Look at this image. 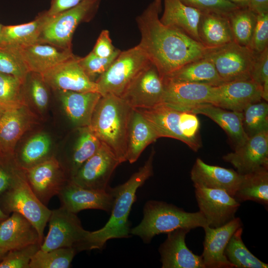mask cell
I'll list each match as a JSON object with an SVG mask.
<instances>
[{"label":"cell","instance_id":"cell-1","mask_svg":"<svg viewBox=\"0 0 268 268\" xmlns=\"http://www.w3.org/2000/svg\"><path fill=\"white\" fill-rule=\"evenodd\" d=\"M153 0L136 18L139 46L163 78L184 65L204 57L207 48L182 32L164 25Z\"/></svg>","mask_w":268,"mask_h":268},{"label":"cell","instance_id":"cell-2","mask_svg":"<svg viewBox=\"0 0 268 268\" xmlns=\"http://www.w3.org/2000/svg\"><path fill=\"white\" fill-rule=\"evenodd\" d=\"M154 153L152 150L144 165L126 182L115 188H110L114 198L110 217L102 228L88 232L81 251L101 249L110 239L130 237L128 216L135 201L137 190L153 175Z\"/></svg>","mask_w":268,"mask_h":268},{"label":"cell","instance_id":"cell-3","mask_svg":"<svg viewBox=\"0 0 268 268\" xmlns=\"http://www.w3.org/2000/svg\"><path fill=\"white\" fill-rule=\"evenodd\" d=\"M121 97L102 95L94 111L90 127L102 144L122 163L127 161L129 122L132 110Z\"/></svg>","mask_w":268,"mask_h":268},{"label":"cell","instance_id":"cell-4","mask_svg":"<svg viewBox=\"0 0 268 268\" xmlns=\"http://www.w3.org/2000/svg\"><path fill=\"white\" fill-rule=\"evenodd\" d=\"M143 217L140 223L130 229V234L139 237L145 243H150L156 235L167 233L179 228L191 230L208 226L199 211L188 212L172 204L150 200L143 208Z\"/></svg>","mask_w":268,"mask_h":268},{"label":"cell","instance_id":"cell-5","mask_svg":"<svg viewBox=\"0 0 268 268\" xmlns=\"http://www.w3.org/2000/svg\"><path fill=\"white\" fill-rule=\"evenodd\" d=\"M0 207L6 215L14 212L26 218L44 241V231L51 213L31 189L24 170L18 168L10 188L0 197Z\"/></svg>","mask_w":268,"mask_h":268},{"label":"cell","instance_id":"cell-6","mask_svg":"<svg viewBox=\"0 0 268 268\" xmlns=\"http://www.w3.org/2000/svg\"><path fill=\"white\" fill-rule=\"evenodd\" d=\"M101 0H82L76 6L50 16L39 43L71 50L73 33L82 22H89L97 12Z\"/></svg>","mask_w":268,"mask_h":268},{"label":"cell","instance_id":"cell-7","mask_svg":"<svg viewBox=\"0 0 268 268\" xmlns=\"http://www.w3.org/2000/svg\"><path fill=\"white\" fill-rule=\"evenodd\" d=\"M150 63L138 44L121 51L107 71L95 81L99 93L121 97L134 78Z\"/></svg>","mask_w":268,"mask_h":268},{"label":"cell","instance_id":"cell-8","mask_svg":"<svg viewBox=\"0 0 268 268\" xmlns=\"http://www.w3.org/2000/svg\"><path fill=\"white\" fill-rule=\"evenodd\" d=\"M257 54L247 46L233 41L222 46L207 49L204 57L210 60L224 82L250 79V73Z\"/></svg>","mask_w":268,"mask_h":268},{"label":"cell","instance_id":"cell-9","mask_svg":"<svg viewBox=\"0 0 268 268\" xmlns=\"http://www.w3.org/2000/svg\"><path fill=\"white\" fill-rule=\"evenodd\" d=\"M49 231L40 249L48 251L60 248L72 247L80 252L89 231L82 226L76 213L63 206L51 210Z\"/></svg>","mask_w":268,"mask_h":268},{"label":"cell","instance_id":"cell-10","mask_svg":"<svg viewBox=\"0 0 268 268\" xmlns=\"http://www.w3.org/2000/svg\"><path fill=\"white\" fill-rule=\"evenodd\" d=\"M163 79L151 62L134 78L121 97L133 109H149L162 103Z\"/></svg>","mask_w":268,"mask_h":268},{"label":"cell","instance_id":"cell-11","mask_svg":"<svg viewBox=\"0 0 268 268\" xmlns=\"http://www.w3.org/2000/svg\"><path fill=\"white\" fill-rule=\"evenodd\" d=\"M120 162L104 145L80 167L71 180L86 189L107 191L112 175Z\"/></svg>","mask_w":268,"mask_h":268},{"label":"cell","instance_id":"cell-12","mask_svg":"<svg viewBox=\"0 0 268 268\" xmlns=\"http://www.w3.org/2000/svg\"><path fill=\"white\" fill-rule=\"evenodd\" d=\"M24 171L32 191L46 206L53 197L58 196L68 180L55 156L25 169Z\"/></svg>","mask_w":268,"mask_h":268},{"label":"cell","instance_id":"cell-13","mask_svg":"<svg viewBox=\"0 0 268 268\" xmlns=\"http://www.w3.org/2000/svg\"><path fill=\"white\" fill-rule=\"evenodd\" d=\"M194 187L200 211L209 227L221 226L235 218L240 204L234 197L220 189Z\"/></svg>","mask_w":268,"mask_h":268},{"label":"cell","instance_id":"cell-14","mask_svg":"<svg viewBox=\"0 0 268 268\" xmlns=\"http://www.w3.org/2000/svg\"><path fill=\"white\" fill-rule=\"evenodd\" d=\"M162 103L180 111H190L200 105L211 104L214 86L174 81L163 78Z\"/></svg>","mask_w":268,"mask_h":268},{"label":"cell","instance_id":"cell-15","mask_svg":"<svg viewBox=\"0 0 268 268\" xmlns=\"http://www.w3.org/2000/svg\"><path fill=\"white\" fill-rule=\"evenodd\" d=\"M79 58L74 56L41 74L48 86L57 91L99 92L96 83L81 67Z\"/></svg>","mask_w":268,"mask_h":268},{"label":"cell","instance_id":"cell-16","mask_svg":"<svg viewBox=\"0 0 268 268\" xmlns=\"http://www.w3.org/2000/svg\"><path fill=\"white\" fill-rule=\"evenodd\" d=\"M240 175L268 169V132L249 137L241 146L223 157Z\"/></svg>","mask_w":268,"mask_h":268},{"label":"cell","instance_id":"cell-17","mask_svg":"<svg viewBox=\"0 0 268 268\" xmlns=\"http://www.w3.org/2000/svg\"><path fill=\"white\" fill-rule=\"evenodd\" d=\"M58 196L61 206L74 213L87 209L110 212L114 202L110 188L107 191L88 189L70 180L67 182Z\"/></svg>","mask_w":268,"mask_h":268},{"label":"cell","instance_id":"cell-18","mask_svg":"<svg viewBox=\"0 0 268 268\" xmlns=\"http://www.w3.org/2000/svg\"><path fill=\"white\" fill-rule=\"evenodd\" d=\"M263 100L260 87L251 79L224 82L214 86L211 104L241 112L250 104Z\"/></svg>","mask_w":268,"mask_h":268},{"label":"cell","instance_id":"cell-19","mask_svg":"<svg viewBox=\"0 0 268 268\" xmlns=\"http://www.w3.org/2000/svg\"><path fill=\"white\" fill-rule=\"evenodd\" d=\"M242 226L240 218H234L224 225L203 228L205 237L203 251L201 255L205 268H232L224 252L226 246L235 231Z\"/></svg>","mask_w":268,"mask_h":268},{"label":"cell","instance_id":"cell-20","mask_svg":"<svg viewBox=\"0 0 268 268\" xmlns=\"http://www.w3.org/2000/svg\"><path fill=\"white\" fill-rule=\"evenodd\" d=\"M190 230L179 228L167 233L158 249L162 268H205L201 256L194 254L186 244Z\"/></svg>","mask_w":268,"mask_h":268},{"label":"cell","instance_id":"cell-21","mask_svg":"<svg viewBox=\"0 0 268 268\" xmlns=\"http://www.w3.org/2000/svg\"><path fill=\"white\" fill-rule=\"evenodd\" d=\"M194 186L220 189L234 197L243 175L231 169L207 164L198 158L191 171Z\"/></svg>","mask_w":268,"mask_h":268},{"label":"cell","instance_id":"cell-22","mask_svg":"<svg viewBox=\"0 0 268 268\" xmlns=\"http://www.w3.org/2000/svg\"><path fill=\"white\" fill-rule=\"evenodd\" d=\"M32 120L26 104L2 111L0 114V155H14L17 141L29 128Z\"/></svg>","mask_w":268,"mask_h":268},{"label":"cell","instance_id":"cell-23","mask_svg":"<svg viewBox=\"0 0 268 268\" xmlns=\"http://www.w3.org/2000/svg\"><path fill=\"white\" fill-rule=\"evenodd\" d=\"M43 242L35 227L19 213L0 222V247L7 252Z\"/></svg>","mask_w":268,"mask_h":268},{"label":"cell","instance_id":"cell-24","mask_svg":"<svg viewBox=\"0 0 268 268\" xmlns=\"http://www.w3.org/2000/svg\"><path fill=\"white\" fill-rule=\"evenodd\" d=\"M66 116L75 128L89 127L95 108L101 97L98 92L58 91Z\"/></svg>","mask_w":268,"mask_h":268},{"label":"cell","instance_id":"cell-25","mask_svg":"<svg viewBox=\"0 0 268 268\" xmlns=\"http://www.w3.org/2000/svg\"><path fill=\"white\" fill-rule=\"evenodd\" d=\"M190 112L207 116L218 124L227 134L234 149L242 145L249 138L242 123V112L228 110L206 103L193 108Z\"/></svg>","mask_w":268,"mask_h":268},{"label":"cell","instance_id":"cell-26","mask_svg":"<svg viewBox=\"0 0 268 268\" xmlns=\"http://www.w3.org/2000/svg\"><path fill=\"white\" fill-rule=\"evenodd\" d=\"M159 138L150 122L138 110L133 108L128 129L127 161L130 163L135 162L144 149Z\"/></svg>","mask_w":268,"mask_h":268},{"label":"cell","instance_id":"cell-27","mask_svg":"<svg viewBox=\"0 0 268 268\" xmlns=\"http://www.w3.org/2000/svg\"><path fill=\"white\" fill-rule=\"evenodd\" d=\"M164 11L160 21L175 28L201 43L198 28L201 11L180 0H163Z\"/></svg>","mask_w":268,"mask_h":268},{"label":"cell","instance_id":"cell-28","mask_svg":"<svg viewBox=\"0 0 268 268\" xmlns=\"http://www.w3.org/2000/svg\"><path fill=\"white\" fill-rule=\"evenodd\" d=\"M19 50L29 71L40 74L75 56L71 50L41 43Z\"/></svg>","mask_w":268,"mask_h":268},{"label":"cell","instance_id":"cell-29","mask_svg":"<svg viewBox=\"0 0 268 268\" xmlns=\"http://www.w3.org/2000/svg\"><path fill=\"white\" fill-rule=\"evenodd\" d=\"M49 18L50 16L45 11L29 22L3 25L0 45L22 49L39 43L43 29Z\"/></svg>","mask_w":268,"mask_h":268},{"label":"cell","instance_id":"cell-30","mask_svg":"<svg viewBox=\"0 0 268 268\" xmlns=\"http://www.w3.org/2000/svg\"><path fill=\"white\" fill-rule=\"evenodd\" d=\"M198 32L201 43L207 49L217 48L233 41L226 15L201 12Z\"/></svg>","mask_w":268,"mask_h":268},{"label":"cell","instance_id":"cell-31","mask_svg":"<svg viewBox=\"0 0 268 268\" xmlns=\"http://www.w3.org/2000/svg\"><path fill=\"white\" fill-rule=\"evenodd\" d=\"M76 129L77 136L73 146L66 163L62 167L64 172L67 171L68 180L74 177L82 165L98 150L101 145L90 126Z\"/></svg>","mask_w":268,"mask_h":268},{"label":"cell","instance_id":"cell-32","mask_svg":"<svg viewBox=\"0 0 268 268\" xmlns=\"http://www.w3.org/2000/svg\"><path fill=\"white\" fill-rule=\"evenodd\" d=\"M174 81L218 86L224 83L206 57L189 63L165 77Z\"/></svg>","mask_w":268,"mask_h":268},{"label":"cell","instance_id":"cell-33","mask_svg":"<svg viewBox=\"0 0 268 268\" xmlns=\"http://www.w3.org/2000/svg\"><path fill=\"white\" fill-rule=\"evenodd\" d=\"M234 198L239 202L252 201L268 204V169L243 175Z\"/></svg>","mask_w":268,"mask_h":268},{"label":"cell","instance_id":"cell-34","mask_svg":"<svg viewBox=\"0 0 268 268\" xmlns=\"http://www.w3.org/2000/svg\"><path fill=\"white\" fill-rule=\"evenodd\" d=\"M51 145V138L48 134H37L27 141L18 156L14 157L15 162L25 170L54 157L50 155Z\"/></svg>","mask_w":268,"mask_h":268},{"label":"cell","instance_id":"cell-35","mask_svg":"<svg viewBox=\"0 0 268 268\" xmlns=\"http://www.w3.org/2000/svg\"><path fill=\"white\" fill-rule=\"evenodd\" d=\"M242 227L233 234L224 250V255L236 268H267L268 264L260 260L247 249L242 239Z\"/></svg>","mask_w":268,"mask_h":268},{"label":"cell","instance_id":"cell-36","mask_svg":"<svg viewBox=\"0 0 268 268\" xmlns=\"http://www.w3.org/2000/svg\"><path fill=\"white\" fill-rule=\"evenodd\" d=\"M233 41L249 47L257 20V14L248 7H239L227 15Z\"/></svg>","mask_w":268,"mask_h":268},{"label":"cell","instance_id":"cell-37","mask_svg":"<svg viewBox=\"0 0 268 268\" xmlns=\"http://www.w3.org/2000/svg\"><path fill=\"white\" fill-rule=\"evenodd\" d=\"M77 251L74 248H60L48 251L39 250L33 256L29 268H68Z\"/></svg>","mask_w":268,"mask_h":268},{"label":"cell","instance_id":"cell-38","mask_svg":"<svg viewBox=\"0 0 268 268\" xmlns=\"http://www.w3.org/2000/svg\"><path fill=\"white\" fill-rule=\"evenodd\" d=\"M268 102L262 100L247 106L242 112L244 130L248 136L268 132Z\"/></svg>","mask_w":268,"mask_h":268},{"label":"cell","instance_id":"cell-39","mask_svg":"<svg viewBox=\"0 0 268 268\" xmlns=\"http://www.w3.org/2000/svg\"><path fill=\"white\" fill-rule=\"evenodd\" d=\"M0 72L14 76L25 82L30 71L19 49L0 45Z\"/></svg>","mask_w":268,"mask_h":268},{"label":"cell","instance_id":"cell-40","mask_svg":"<svg viewBox=\"0 0 268 268\" xmlns=\"http://www.w3.org/2000/svg\"><path fill=\"white\" fill-rule=\"evenodd\" d=\"M23 86L19 79L0 72V108L4 110L25 104Z\"/></svg>","mask_w":268,"mask_h":268},{"label":"cell","instance_id":"cell-41","mask_svg":"<svg viewBox=\"0 0 268 268\" xmlns=\"http://www.w3.org/2000/svg\"><path fill=\"white\" fill-rule=\"evenodd\" d=\"M117 49L115 53L108 58H101L92 51L83 58H79V63L85 73L92 81L96 80L109 68L114 60L121 52Z\"/></svg>","mask_w":268,"mask_h":268},{"label":"cell","instance_id":"cell-42","mask_svg":"<svg viewBox=\"0 0 268 268\" xmlns=\"http://www.w3.org/2000/svg\"><path fill=\"white\" fill-rule=\"evenodd\" d=\"M36 243L8 251L0 262V268H29L32 258L41 248Z\"/></svg>","mask_w":268,"mask_h":268},{"label":"cell","instance_id":"cell-43","mask_svg":"<svg viewBox=\"0 0 268 268\" xmlns=\"http://www.w3.org/2000/svg\"><path fill=\"white\" fill-rule=\"evenodd\" d=\"M250 79L261 89L263 100L268 101V47L257 54L250 73Z\"/></svg>","mask_w":268,"mask_h":268},{"label":"cell","instance_id":"cell-44","mask_svg":"<svg viewBox=\"0 0 268 268\" xmlns=\"http://www.w3.org/2000/svg\"><path fill=\"white\" fill-rule=\"evenodd\" d=\"M25 82H27L30 96L38 109L43 111L49 103L48 86L40 74L30 72Z\"/></svg>","mask_w":268,"mask_h":268},{"label":"cell","instance_id":"cell-45","mask_svg":"<svg viewBox=\"0 0 268 268\" xmlns=\"http://www.w3.org/2000/svg\"><path fill=\"white\" fill-rule=\"evenodd\" d=\"M185 4L201 12L216 13L227 16L239 7L225 0H180Z\"/></svg>","mask_w":268,"mask_h":268},{"label":"cell","instance_id":"cell-46","mask_svg":"<svg viewBox=\"0 0 268 268\" xmlns=\"http://www.w3.org/2000/svg\"><path fill=\"white\" fill-rule=\"evenodd\" d=\"M268 47V13L257 15L256 23L249 48L257 54Z\"/></svg>","mask_w":268,"mask_h":268},{"label":"cell","instance_id":"cell-47","mask_svg":"<svg viewBox=\"0 0 268 268\" xmlns=\"http://www.w3.org/2000/svg\"><path fill=\"white\" fill-rule=\"evenodd\" d=\"M18 167L13 155H0V197L11 186Z\"/></svg>","mask_w":268,"mask_h":268},{"label":"cell","instance_id":"cell-48","mask_svg":"<svg viewBox=\"0 0 268 268\" xmlns=\"http://www.w3.org/2000/svg\"><path fill=\"white\" fill-rule=\"evenodd\" d=\"M117 50L112 44L109 31L105 29L100 33L92 52L100 57L108 58Z\"/></svg>","mask_w":268,"mask_h":268},{"label":"cell","instance_id":"cell-49","mask_svg":"<svg viewBox=\"0 0 268 268\" xmlns=\"http://www.w3.org/2000/svg\"><path fill=\"white\" fill-rule=\"evenodd\" d=\"M82 0H51L50 7L46 11L50 16L56 15L66 10L74 7Z\"/></svg>","mask_w":268,"mask_h":268},{"label":"cell","instance_id":"cell-50","mask_svg":"<svg viewBox=\"0 0 268 268\" xmlns=\"http://www.w3.org/2000/svg\"><path fill=\"white\" fill-rule=\"evenodd\" d=\"M248 8L257 15L268 13V0H248Z\"/></svg>","mask_w":268,"mask_h":268},{"label":"cell","instance_id":"cell-51","mask_svg":"<svg viewBox=\"0 0 268 268\" xmlns=\"http://www.w3.org/2000/svg\"><path fill=\"white\" fill-rule=\"evenodd\" d=\"M232 2L239 7H248V0H225Z\"/></svg>","mask_w":268,"mask_h":268},{"label":"cell","instance_id":"cell-52","mask_svg":"<svg viewBox=\"0 0 268 268\" xmlns=\"http://www.w3.org/2000/svg\"><path fill=\"white\" fill-rule=\"evenodd\" d=\"M9 215L5 214L0 207V222L6 219Z\"/></svg>","mask_w":268,"mask_h":268},{"label":"cell","instance_id":"cell-53","mask_svg":"<svg viewBox=\"0 0 268 268\" xmlns=\"http://www.w3.org/2000/svg\"><path fill=\"white\" fill-rule=\"evenodd\" d=\"M7 252H8L0 247V262L2 260Z\"/></svg>","mask_w":268,"mask_h":268},{"label":"cell","instance_id":"cell-54","mask_svg":"<svg viewBox=\"0 0 268 268\" xmlns=\"http://www.w3.org/2000/svg\"><path fill=\"white\" fill-rule=\"evenodd\" d=\"M157 5L161 8V0H154Z\"/></svg>","mask_w":268,"mask_h":268},{"label":"cell","instance_id":"cell-55","mask_svg":"<svg viewBox=\"0 0 268 268\" xmlns=\"http://www.w3.org/2000/svg\"><path fill=\"white\" fill-rule=\"evenodd\" d=\"M3 26V25L0 24V41L1 32H2V29Z\"/></svg>","mask_w":268,"mask_h":268},{"label":"cell","instance_id":"cell-56","mask_svg":"<svg viewBox=\"0 0 268 268\" xmlns=\"http://www.w3.org/2000/svg\"><path fill=\"white\" fill-rule=\"evenodd\" d=\"M2 110H3V109H2L1 108H0V114L1 113V112H2Z\"/></svg>","mask_w":268,"mask_h":268}]
</instances>
